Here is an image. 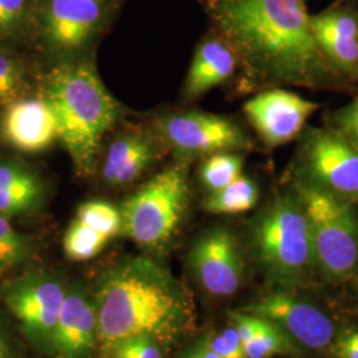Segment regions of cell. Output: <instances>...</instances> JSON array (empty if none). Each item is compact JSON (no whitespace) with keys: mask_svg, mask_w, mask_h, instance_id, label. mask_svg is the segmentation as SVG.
Wrapping results in <instances>:
<instances>
[{"mask_svg":"<svg viewBox=\"0 0 358 358\" xmlns=\"http://www.w3.org/2000/svg\"><path fill=\"white\" fill-rule=\"evenodd\" d=\"M186 161L167 167L130 195L121 207V235L148 248H159L177 234L190 202Z\"/></svg>","mask_w":358,"mask_h":358,"instance_id":"cell-6","label":"cell"},{"mask_svg":"<svg viewBox=\"0 0 358 358\" xmlns=\"http://www.w3.org/2000/svg\"><path fill=\"white\" fill-rule=\"evenodd\" d=\"M336 352L338 358H358V331H345L340 336Z\"/></svg>","mask_w":358,"mask_h":358,"instance_id":"cell-31","label":"cell"},{"mask_svg":"<svg viewBox=\"0 0 358 358\" xmlns=\"http://www.w3.org/2000/svg\"><path fill=\"white\" fill-rule=\"evenodd\" d=\"M185 358H222L217 356V353H214L208 346L203 344V345L198 346L195 349H192L190 353H187V356Z\"/></svg>","mask_w":358,"mask_h":358,"instance_id":"cell-33","label":"cell"},{"mask_svg":"<svg viewBox=\"0 0 358 358\" xmlns=\"http://www.w3.org/2000/svg\"><path fill=\"white\" fill-rule=\"evenodd\" d=\"M26 85L23 66L11 56L0 52V103L19 100Z\"/></svg>","mask_w":358,"mask_h":358,"instance_id":"cell-26","label":"cell"},{"mask_svg":"<svg viewBox=\"0 0 358 358\" xmlns=\"http://www.w3.org/2000/svg\"><path fill=\"white\" fill-rule=\"evenodd\" d=\"M162 344L150 337H130L109 348L110 358H164Z\"/></svg>","mask_w":358,"mask_h":358,"instance_id":"cell-27","label":"cell"},{"mask_svg":"<svg viewBox=\"0 0 358 358\" xmlns=\"http://www.w3.org/2000/svg\"><path fill=\"white\" fill-rule=\"evenodd\" d=\"M96 341V304L78 292L65 294L50 348L59 358H85Z\"/></svg>","mask_w":358,"mask_h":358,"instance_id":"cell-15","label":"cell"},{"mask_svg":"<svg viewBox=\"0 0 358 358\" xmlns=\"http://www.w3.org/2000/svg\"><path fill=\"white\" fill-rule=\"evenodd\" d=\"M243 348L247 358H271L294 352L291 338L271 322L255 337L245 343Z\"/></svg>","mask_w":358,"mask_h":358,"instance_id":"cell-25","label":"cell"},{"mask_svg":"<svg viewBox=\"0 0 358 358\" xmlns=\"http://www.w3.org/2000/svg\"><path fill=\"white\" fill-rule=\"evenodd\" d=\"M251 231L256 256L273 282L296 287L310 279L316 262L307 217L294 189L276 195Z\"/></svg>","mask_w":358,"mask_h":358,"instance_id":"cell-4","label":"cell"},{"mask_svg":"<svg viewBox=\"0 0 358 358\" xmlns=\"http://www.w3.org/2000/svg\"><path fill=\"white\" fill-rule=\"evenodd\" d=\"M43 0H0V43H16L40 24Z\"/></svg>","mask_w":358,"mask_h":358,"instance_id":"cell-18","label":"cell"},{"mask_svg":"<svg viewBox=\"0 0 358 358\" xmlns=\"http://www.w3.org/2000/svg\"><path fill=\"white\" fill-rule=\"evenodd\" d=\"M63 285L48 275L29 273L7 282L1 299L35 345H51L57 316L64 301Z\"/></svg>","mask_w":358,"mask_h":358,"instance_id":"cell-9","label":"cell"},{"mask_svg":"<svg viewBox=\"0 0 358 358\" xmlns=\"http://www.w3.org/2000/svg\"><path fill=\"white\" fill-rule=\"evenodd\" d=\"M259 195V186L255 180L242 174L226 187L210 192L203 201V208L211 214H241L255 207Z\"/></svg>","mask_w":358,"mask_h":358,"instance_id":"cell-19","label":"cell"},{"mask_svg":"<svg viewBox=\"0 0 358 358\" xmlns=\"http://www.w3.org/2000/svg\"><path fill=\"white\" fill-rule=\"evenodd\" d=\"M158 157L154 142L138 133L120 136L105 154L103 179L109 186H124L140 178Z\"/></svg>","mask_w":358,"mask_h":358,"instance_id":"cell-17","label":"cell"},{"mask_svg":"<svg viewBox=\"0 0 358 358\" xmlns=\"http://www.w3.org/2000/svg\"><path fill=\"white\" fill-rule=\"evenodd\" d=\"M43 187L35 174L6 187H0V215L11 217L29 211L38 205Z\"/></svg>","mask_w":358,"mask_h":358,"instance_id":"cell-22","label":"cell"},{"mask_svg":"<svg viewBox=\"0 0 358 358\" xmlns=\"http://www.w3.org/2000/svg\"><path fill=\"white\" fill-rule=\"evenodd\" d=\"M300 345L320 350L332 343L334 327L319 308L291 294H271L248 308Z\"/></svg>","mask_w":358,"mask_h":358,"instance_id":"cell-12","label":"cell"},{"mask_svg":"<svg viewBox=\"0 0 358 358\" xmlns=\"http://www.w3.org/2000/svg\"><path fill=\"white\" fill-rule=\"evenodd\" d=\"M0 358H23L11 334L0 322Z\"/></svg>","mask_w":358,"mask_h":358,"instance_id":"cell-32","label":"cell"},{"mask_svg":"<svg viewBox=\"0 0 358 358\" xmlns=\"http://www.w3.org/2000/svg\"><path fill=\"white\" fill-rule=\"evenodd\" d=\"M97 1H103V3H105V1H106V0H97Z\"/></svg>","mask_w":358,"mask_h":358,"instance_id":"cell-35","label":"cell"},{"mask_svg":"<svg viewBox=\"0 0 358 358\" xmlns=\"http://www.w3.org/2000/svg\"><path fill=\"white\" fill-rule=\"evenodd\" d=\"M319 108L294 92L269 88L244 103L243 112L262 142L275 149L297 140Z\"/></svg>","mask_w":358,"mask_h":358,"instance_id":"cell-10","label":"cell"},{"mask_svg":"<svg viewBox=\"0 0 358 358\" xmlns=\"http://www.w3.org/2000/svg\"><path fill=\"white\" fill-rule=\"evenodd\" d=\"M201 1L254 87L346 90L349 80L333 68L313 36L307 0Z\"/></svg>","mask_w":358,"mask_h":358,"instance_id":"cell-1","label":"cell"},{"mask_svg":"<svg viewBox=\"0 0 358 358\" xmlns=\"http://www.w3.org/2000/svg\"><path fill=\"white\" fill-rule=\"evenodd\" d=\"M97 0H43L38 29L52 51L71 55L96 38L105 10Z\"/></svg>","mask_w":358,"mask_h":358,"instance_id":"cell-11","label":"cell"},{"mask_svg":"<svg viewBox=\"0 0 358 358\" xmlns=\"http://www.w3.org/2000/svg\"><path fill=\"white\" fill-rule=\"evenodd\" d=\"M110 238L75 217L64 236V252L73 262H85L99 255Z\"/></svg>","mask_w":358,"mask_h":358,"instance_id":"cell-21","label":"cell"},{"mask_svg":"<svg viewBox=\"0 0 358 358\" xmlns=\"http://www.w3.org/2000/svg\"><path fill=\"white\" fill-rule=\"evenodd\" d=\"M97 341L105 350L130 337L174 343L192 327V296L149 259H130L108 272L97 294Z\"/></svg>","mask_w":358,"mask_h":358,"instance_id":"cell-2","label":"cell"},{"mask_svg":"<svg viewBox=\"0 0 358 358\" xmlns=\"http://www.w3.org/2000/svg\"><path fill=\"white\" fill-rule=\"evenodd\" d=\"M92 229L100 231L113 239L121 235L122 217L115 206L105 201H90L78 206L76 217Z\"/></svg>","mask_w":358,"mask_h":358,"instance_id":"cell-23","label":"cell"},{"mask_svg":"<svg viewBox=\"0 0 358 358\" xmlns=\"http://www.w3.org/2000/svg\"><path fill=\"white\" fill-rule=\"evenodd\" d=\"M206 345L214 353H217L219 357L247 358L244 353L243 344L232 325L208 338Z\"/></svg>","mask_w":358,"mask_h":358,"instance_id":"cell-29","label":"cell"},{"mask_svg":"<svg viewBox=\"0 0 358 358\" xmlns=\"http://www.w3.org/2000/svg\"><path fill=\"white\" fill-rule=\"evenodd\" d=\"M349 1H353V0H336L334 4H333L332 8H334V7H340V6H343V4H345V3H349Z\"/></svg>","mask_w":358,"mask_h":358,"instance_id":"cell-34","label":"cell"},{"mask_svg":"<svg viewBox=\"0 0 358 358\" xmlns=\"http://www.w3.org/2000/svg\"><path fill=\"white\" fill-rule=\"evenodd\" d=\"M158 136L180 161L206 158L217 153H242L254 142L242 127L222 115L182 112L158 122Z\"/></svg>","mask_w":358,"mask_h":358,"instance_id":"cell-8","label":"cell"},{"mask_svg":"<svg viewBox=\"0 0 358 358\" xmlns=\"http://www.w3.org/2000/svg\"><path fill=\"white\" fill-rule=\"evenodd\" d=\"M242 153H217L206 157L199 169V179L210 192H217L243 174Z\"/></svg>","mask_w":358,"mask_h":358,"instance_id":"cell-20","label":"cell"},{"mask_svg":"<svg viewBox=\"0 0 358 358\" xmlns=\"http://www.w3.org/2000/svg\"><path fill=\"white\" fill-rule=\"evenodd\" d=\"M44 96L59 121V141L78 177L97 167L103 136L115 127L121 108L90 63L56 66L47 77Z\"/></svg>","mask_w":358,"mask_h":358,"instance_id":"cell-3","label":"cell"},{"mask_svg":"<svg viewBox=\"0 0 358 358\" xmlns=\"http://www.w3.org/2000/svg\"><path fill=\"white\" fill-rule=\"evenodd\" d=\"M239 60L230 44L219 35L203 38L196 47L185 81V94L198 99L230 78Z\"/></svg>","mask_w":358,"mask_h":358,"instance_id":"cell-16","label":"cell"},{"mask_svg":"<svg viewBox=\"0 0 358 358\" xmlns=\"http://www.w3.org/2000/svg\"><path fill=\"white\" fill-rule=\"evenodd\" d=\"M294 167L296 178L346 201L358 199V146L333 129H304Z\"/></svg>","mask_w":358,"mask_h":358,"instance_id":"cell-7","label":"cell"},{"mask_svg":"<svg viewBox=\"0 0 358 358\" xmlns=\"http://www.w3.org/2000/svg\"><path fill=\"white\" fill-rule=\"evenodd\" d=\"M31 252V241L15 230L7 217L0 215V272L23 264Z\"/></svg>","mask_w":358,"mask_h":358,"instance_id":"cell-24","label":"cell"},{"mask_svg":"<svg viewBox=\"0 0 358 358\" xmlns=\"http://www.w3.org/2000/svg\"><path fill=\"white\" fill-rule=\"evenodd\" d=\"M6 140L24 153H40L59 140V121L50 100L19 99L10 103L3 118Z\"/></svg>","mask_w":358,"mask_h":358,"instance_id":"cell-14","label":"cell"},{"mask_svg":"<svg viewBox=\"0 0 358 358\" xmlns=\"http://www.w3.org/2000/svg\"><path fill=\"white\" fill-rule=\"evenodd\" d=\"M232 319V327L238 333L242 344L248 343L252 337H255L257 333L263 331L269 324V321L255 316L252 313L245 315V313H234L231 316Z\"/></svg>","mask_w":358,"mask_h":358,"instance_id":"cell-30","label":"cell"},{"mask_svg":"<svg viewBox=\"0 0 358 358\" xmlns=\"http://www.w3.org/2000/svg\"><path fill=\"white\" fill-rule=\"evenodd\" d=\"M328 128L358 146V96L352 103L331 113Z\"/></svg>","mask_w":358,"mask_h":358,"instance_id":"cell-28","label":"cell"},{"mask_svg":"<svg viewBox=\"0 0 358 358\" xmlns=\"http://www.w3.org/2000/svg\"><path fill=\"white\" fill-rule=\"evenodd\" d=\"M316 267L332 280H346L358 268V217L350 201L294 177Z\"/></svg>","mask_w":358,"mask_h":358,"instance_id":"cell-5","label":"cell"},{"mask_svg":"<svg viewBox=\"0 0 358 358\" xmlns=\"http://www.w3.org/2000/svg\"><path fill=\"white\" fill-rule=\"evenodd\" d=\"M196 279L208 294L231 296L243 279V259L236 238L224 227L205 232L194 244L190 255Z\"/></svg>","mask_w":358,"mask_h":358,"instance_id":"cell-13","label":"cell"}]
</instances>
